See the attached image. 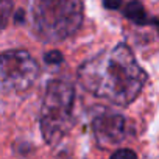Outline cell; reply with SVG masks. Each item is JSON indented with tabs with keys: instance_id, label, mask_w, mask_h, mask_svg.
Masks as SVG:
<instances>
[{
	"instance_id": "6da1fadb",
	"label": "cell",
	"mask_w": 159,
	"mask_h": 159,
	"mask_svg": "<svg viewBox=\"0 0 159 159\" xmlns=\"http://www.w3.org/2000/svg\"><path fill=\"white\" fill-rule=\"evenodd\" d=\"M78 81L92 95L114 105L133 103L147 83V73L126 44L106 48L78 69Z\"/></svg>"
},
{
	"instance_id": "7a4b0ae2",
	"label": "cell",
	"mask_w": 159,
	"mask_h": 159,
	"mask_svg": "<svg viewBox=\"0 0 159 159\" xmlns=\"http://www.w3.org/2000/svg\"><path fill=\"white\" fill-rule=\"evenodd\" d=\"M33 33L55 44L73 36L83 24L81 0H30Z\"/></svg>"
},
{
	"instance_id": "3957f363",
	"label": "cell",
	"mask_w": 159,
	"mask_h": 159,
	"mask_svg": "<svg viewBox=\"0 0 159 159\" xmlns=\"http://www.w3.org/2000/svg\"><path fill=\"white\" fill-rule=\"evenodd\" d=\"M75 89L66 80H52L47 84L41 108V131L47 143H58L70 129Z\"/></svg>"
},
{
	"instance_id": "277c9868",
	"label": "cell",
	"mask_w": 159,
	"mask_h": 159,
	"mask_svg": "<svg viewBox=\"0 0 159 159\" xmlns=\"http://www.w3.org/2000/svg\"><path fill=\"white\" fill-rule=\"evenodd\" d=\"M39 76V64L22 48L0 53V91L24 92Z\"/></svg>"
},
{
	"instance_id": "5b68a950",
	"label": "cell",
	"mask_w": 159,
	"mask_h": 159,
	"mask_svg": "<svg viewBox=\"0 0 159 159\" xmlns=\"http://www.w3.org/2000/svg\"><path fill=\"white\" fill-rule=\"evenodd\" d=\"M92 129L100 147H114L125 139L126 120L119 112L100 109L92 120Z\"/></svg>"
},
{
	"instance_id": "8992f818",
	"label": "cell",
	"mask_w": 159,
	"mask_h": 159,
	"mask_svg": "<svg viewBox=\"0 0 159 159\" xmlns=\"http://www.w3.org/2000/svg\"><path fill=\"white\" fill-rule=\"evenodd\" d=\"M123 14L128 20H131L136 25H147L148 24V16L145 13V8L140 2H137V0H131L126 5Z\"/></svg>"
},
{
	"instance_id": "52a82bcc",
	"label": "cell",
	"mask_w": 159,
	"mask_h": 159,
	"mask_svg": "<svg viewBox=\"0 0 159 159\" xmlns=\"http://www.w3.org/2000/svg\"><path fill=\"white\" fill-rule=\"evenodd\" d=\"M13 13V2L11 0H0V31H2Z\"/></svg>"
},
{
	"instance_id": "ba28073f",
	"label": "cell",
	"mask_w": 159,
	"mask_h": 159,
	"mask_svg": "<svg viewBox=\"0 0 159 159\" xmlns=\"http://www.w3.org/2000/svg\"><path fill=\"white\" fill-rule=\"evenodd\" d=\"M111 159H137V156L129 148H120L111 156Z\"/></svg>"
},
{
	"instance_id": "9c48e42d",
	"label": "cell",
	"mask_w": 159,
	"mask_h": 159,
	"mask_svg": "<svg viewBox=\"0 0 159 159\" xmlns=\"http://www.w3.org/2000/svg\"><path fill=\"white\" fill-rule=\"evenodd\" d=\"M44 59L48 64H59L62 61V53L58 52V50H50V52H47L44 55Z\"/></svg>"
},
{
	"instance_id": "30bf717a",
	"label": "cell",
	"mask_w": 159,
	"mask_h": 159,
	"mask_svg": "<svg viewBox=\"0 0 159 159\" xmlns=\"http://www.w3.org/2000/svg\"><path fill=\"white\" fill-rule=\"evenodd\" d=\"M103 7L106 10H119L122 7V0H103Z\"/></svg>"
}]
</instances>
